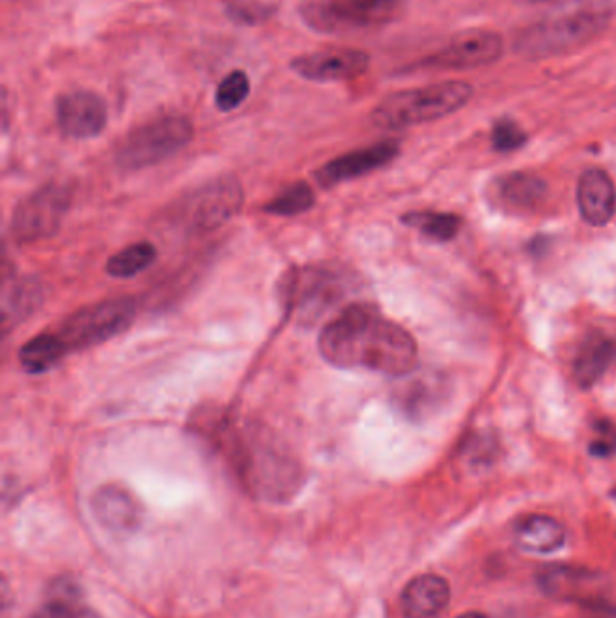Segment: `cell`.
<instances>
[{
	"label": "cell",
	"mask_w": 616,
	"mask_h": 618,
	"mask_svg": "<svg viewBox=\"0 0 616 618\" xmlns=\"http://www.w3.org/2000/svg\"><path fill=\"white\" fill-rule=\"evenodd\" d=\"M192 431L219 452L235 480L255 498L281 503L301 490L304 472L299 461L261 425L237 423L223 409H202Z\"/></svg>",
	"instance_id": "cell-1"
},
{
	"label": "cell",
	"mask_w": 616,
	"mask_h": 618,
	"mask_svg": "<svg viewBox=\"0 0 616 618\" xmlns=\"http://www.w3.org/2000/svg\"><path fill=\"white\" fill-rule=\"evenodd\" d=\"M325 362L344 370L405 376L418 365L414 336L373 304L354 303L336 313L319 339Z\"/></svg>",
	"instance_id": "cell-2"
},
{
	"label": "cell",
	"mask_w": 616,
	"mask_h": 618,
	"mask_svg": "<svg viewBox=\"0 0 616 618\" xmlns=\"http://www.w3.org/2000/svg\"><path fill=\"white\" fill-rule=\"evenodd\" d=\"M472 92L470 84L459 80L392 92L374 107L371 120L380 129L389 130L441 120L463 109L472 98Z\"/></svg>",
	"instance_id": "cell-3"
},
{
	"label": "cell",
	"mask_w": 616,
	"mask_h": 618,
	"mask_svg": "<svg viewBox=\"0 0 616 618\" xmlns=\"http://www.w3.org/2000/svg\"><path fill=\"white\" fill-rule=\"evenodd\" d=\"M348 283L344 275L333 266H301L287 269L281 278L278 297L287 316L313 326L345 297Z\"/></svg>",
	"instance_id": "cell-4"
},
{
	"label": "cell",
	"mask_w": 616,
	"mask_h": 618,
	"mask_svg": "<svg viewBox=\"0 0 616 618\" xmlns=\"http://www.w3.org/2000/svg\"><path fill=\"white\" fill-rule=\"evenodd\" d=\"M402 0H299L302 20L316 33L342 35L397 20Z\"/></svg>",
	"instance_id": "cell-5"
},
{
	"label": "cell",
	"mask_w": 616,
	"mask_h": 618,
	"mask_svg": "<svg viewBox=\"0 0 616 618\" xmlns=\"http://www.w3.org/2000/svg\"><path fill=\"white\" fill-rule=\"evenodd\" d=\"M133 298H109L66 316L53 331L68 353L89 350L129 330L135 322Z\"/></svg>",
	"instance_id": "cell-6"
},
{
	"label": "cell",
	"mask_w": 616,
	"mask_h": 618,
	"mask_svg": "<svg viewBox=\"0 0 616 618\" xmlns=\"http://www.w3.org/2000/svg\"><path fill=\"white\" fill-rule=\"evenodd\" d=\"M192 136L194 127L188 118L163 116L133 130L116 150V161L127 170L150 167L190 144Z\"/></svg>",
	"instance_id": "cell-7"
},
{
	"label": "cell",
	"mask_w": 616,
	"mask_h": 618,
	"mask_svg": "<svg viewBox=\"0 0 616 618\" xmlns=\"http://www.w3.org/2000/svg\"><path fill=\"white\" fill-rule=\"evenodd\" d=\"M243 187L235 178L206 183L177 205V223L194 234L214 232L241 210Z\"/></svg>",
	"instance_id": "cell-8"
},
{
	"label": "cell",
	"mask_w": 616,
	"mask_h": 618,
	"mask_svg": "<svg viewBox=\"0 0 616 618\" xmlns=\"http://www.w3.org/2000/svg\"><path fill=\"white\" fill-rule=\"evenodd\" d=\"M72 190L62 183H49L19 203L11 217V234L19 243H37L57 234L69 212Z\"/></svg>",
	"instance_id": "cell-9"
},
{
	"label": "cell",
	"mask_w": 616,
	"mask_h": 618,
	"mask_svg": "<svg viewBox=\"0 0 616 618\" xmlns=\"http://www.w3.org/2000/svg\"><path fill=\"white\" fill-rule=\"evenodd\" d=\"M606 26L604 13L569 14L537 26L522 35L519 48L526 55L563 53L577 43L588 42Z\"/></svg>",
	"instance_id": "cell-10"
},
{
	"label": "cell",
	"mask_w": 616,
	"mask_h": 618,
	"mask_svg": "<svg viewBox=\"0 0 616 618\" xmlns=\"http://www.w3.org/2000/svg\"><path fill=\"white\" fill-rule=\"evenodd\" d=\"M502 39L488 29H469L456 35L441 51L427 60L430 68L476 69L501 58Z\"/></svg>",
	"instance_id": "cell-11"
},
{
	"label": "cell",
	"mask_w": 616,
	"mask_h": 618,
	"mask_svg": "<svg viewBox=\"0 0 616 618\" xmlns=\"http://www.w3.org/2000/svg\"><path fill=\"white\" fill-rule=\"evenodd\" d=\"M371 58L360 49L327 48L301 55L292 62L299 77L313 82H344L362 77L368 71Z\"/></svg>",
	"instance_id": "cell-12"
},
{
	"label": "cell",
	"mask_w": 616,
	"mask_h": 618,
	"mask_svg": "<svg viewBox=\"0 0 616 618\" xmlns=\"http://www.w3.org/2000/svg\"><path fill=\"white\" fill-rule=\"evenodd\" d=\"M57 121L66 136L95 138L106 129V101L91 91L66 92L57 100Z\"/></svg>",
	"instance_id": "cell-13"
},
{
	"label": "cell",
	"mask_w": 616,
	"mask_h": 618,
	"mask_svg": "<svg viewBox=\"0 0 616 618\" xmlns=\"http://www.w3.org/2000/svg\"><path fill=\"white\" fill-rule=\"evenodd\" d=\"M400 154L398 141H380L365 149L353 150L339 158L331 159L321 170H316L315 178L324 188L336 187L340 183L351 182L365 174L374 173L378 168L391 164Z\"/></svg>",
	"instance_id": "cell-14"
},
{
	"label": "cell",
	"mask_w": 616,
	"mask_h": 618,
	"mask_svg": "<svg viewBox=\"0 0 616 618\" xmlns=\"http://www.w3.org/2000/svg\"><path fill=\"white\" fill-rule=\"evenodd\" d=\"M91 512L113 533H135L144 521V507L121 484H104L91 496Z\"/></svg>",
	"instance_id": "cell-15"
},
{
	"label": "cell",
	"mask_w": 616,
	"mask_h": 618,
	"mask_svg": "<svg viewBox=\"0 0 616 618\" xmlns=\"http://www.w3.org/2000/svg\"><path fill=\"white\" fill-rule=\"evenodd\" d=\"M578 210L591 226H606L616 212V188L609 174L588 168L578 179Z\"/></svg>",
	"instance_id": "cell-16"
},
{
	"label": "cell",
	"mask_w": 616,
	"mask_h": 618,
	"mask_svg": "<svg viewBox=\"0 0 616 618\" xmlns=\"http://www.w3.org/2000/svg\"><path fill=\"white\" fill-rule=\"evenodd\" d=\"M450 602V586L440 576H418L403 588L402 614L405 618H436Z\"/></svg>",
	"instance_id": "cell-17"
},
{
	"label": "cell",
	"mask_w": 616,
	"mask_h": 618,
	"mask_svg": "<svg viewBox=\"0 0 616 618\" xmlns=\"http://www.w3.org/2000/svg\"><path fill=\"white\" fill-rule=\"evenodd\" d=\"M597 582L598 576L575 566H549L539 573L540 590L546 595L554 599L577 600L580 605L597 597Z\"/></svg>",
	"instance_id": "cell-18"
},
{
	"label": "cell",
	"mask_w": 616,
	"mask_h": 618,
	"mask_svg": "<svg viewBox=\"0 0 616 618\" xmlns=\"http://www.w3.org/2000/svg\"><path fill=\"white\" fill-rule=\"evenodd\" d=\"M514 541L521 550L548 556L566 542V530L557 519L540 513L526 516L514 528Z\"/></svg>",
	"instance_id": "cell-19"
},
{
	"label": "cell",
	"mask_w": 616,
	"mask_h": 618,
	"mask_svg": "<svg viewBox=\"0 0 616 618\" xmlns=\"http://www.w3.org/2000/svg\"><path fill=\"white\" fill-rule=\"evenodd\" d=\"M28 618H100L92 611L84 600L80 586L77 580H53L46 591V599L33 615Z\"/></svg>",
	"instance_id": "cell-20"
},
{
	"label": "cell",
	"mask_w": 616,
	"mask_h": 618,
	"mask_svg": "<svg viewBox=\"0 0 616 618\" xmlns=\"http://www.w3.org/2000/svg\"><path fill=\"white\" fill-rule=\"evenodd\" d=\"M548 188L542 179L531 174L516 173L497 179L493 196L501 208L511 212L534 210L542 203Z\"/></svg>",
	"instance_id": "cell-21"
},
{
	"label": "cell",
	"mask_w": 616,
	"mask_h": 618,
	"mask_svg": "<svg viewBox=\"0 0 616 618\" xmlns=\"http://www.w3.org/2000/svg\"><path fill=\"white\" fill-rule=\"evenodd\" d=\"M616 359V342L607 336H588L574 362V376L580 388L589 389L603 379Z\"/></svg>",
	"instance_id": "cell-22"
},
{
	"label": "cell",
	"mask_w": 616,
	"mask_h": 618,
	"mask_svg": "<svg viewBox=\"0 0 616 618\" xmlns=\"http://www.w3.org/2000/svg\"><path fill=\"white\" fill-rule=\"evenodd\" d=\"M40 298V286L33 281L26 277H4L2 324L6 333L33 312L35 307L39 306Z\"/></svg>",
	"instance_id": "cell-23"
},
{
	"label": "cell",
	"mask_w": 616,
	"mask_h": 618,
	"mask_svg": "<svg viewBox=\"0 0 616 618\" xmlns=\"http://www.w3.org/2000/svg\"><path fill=\"white\" fill-rule=\"evenodd\" d=\"M69 353L53 331H46L26 342L19 353L20 365L31 374L46 373L60 364Z\"/></svg>",
	"instance_id": "cell-24"
},
{
	"label": "cell",
	"mask_w": 616,
	"mask_h": 618,
	"mask_svg": "<svg viewBox=\"0 0 616 618\" xmlns=\"http://www.w3.org/2000/svg\"><path fill=\"white\" fill-rule=\"evenodd\" d=\"M402 220L407 226H412L438 243H449L461 230V219L454 214H444V212H411L403 216Z\"/></svg>",
	"instance_id": "cell-25"
},
{
	"label": "cell",
	"mask_w": 616,
	"mask_h": 618,
	"mask_svg": "<svg viewBox=\"0 0 616 618\" xmlns=\"http://www.w3.org/2000/svg\"><path fill=\"white\" fill-rule=\"evenodd\" d=\"M158 257V249L147 241L127 246L110 257L107 274L115 278H129L141 274Z\"/></svg>",
	"instance_id": "cell-26"
},
{
	"label": "cell",
	"mask_w": 616,
	"mask_h": 618,
	"mask_svg": "<svg viewBox=\"0 0 616 618\" xmlns=\"http://www.w3.org/2000/svg\"><path fill=\"white\" fill-rule=\"evenodd\" d=\"M313 205H315L313 188L307 183L296 182L286 190H282L278 196L273 197L272 202L266 203L263 210L272 216L287 217L307 212Z\"/></svg>",
	"instance_id": "cell-27"
},
{
	"label": "cell",
	"mask_w": 616,
	"mask_h": 618,
	"mask_svg": "<svg viewBox=\"0 0 616 618\" xmlns=\"http://www.w3.org/2000/svg\"><path fill=\"white\" fill-rule=\"evenodd\" d=\"M250 95V78L244 71H232L221 80L215 92V106L223 112H229L243 106Z\"/></svg>",
	"instance_id": "cell-28"
},
{
	"label": "cell",
	"mask_w": 616,
	"mask_h": 618,
	"mask_svg": "<svg viewBox=\"0 0 616 618\" xmlns=\"http://www.w3.org/2000/svg\"><path fill=\"white\" fill-rule=\"evenodd\" d=\"M281 0H228V14L244 24H258L277 11Z\"/></svg>",
	"instance_id": "cell-29"
},
{
	"label": "cell",
	"mask_w": 616,
	"mask_h": 618,
	"mask_svg": "<svg viewBox=\"0 0 616 618\" xmlns=\"http://www.w3.org/2000/svg\"><path fill=\"white\" fill-rule=\"evenodd\" d=\"M526 139H528V136H526L525 130L516 121H497L492 130L493 149L499 150V153L521 149L522 145L526 144Z\"/></svg>",
	"instance_id": "cell-30"
},
{
	"label": "cell",
	"mask_w": 616,
	"mask_h": 618,
	"mask_svg": "<svg viewBox=\"0 0 616 618\" xmlns=\"http://www.w3.org/2000/svg\"><path fill=\"white\" fill-rule=\"evenodd\" d=\"M595 431H597V438L589 445V452L597 458H609V455L616 454V425L615 423L598 422L595 425Z\"/></svg>",
	"instance_id": "cell-31"
},
{
	"label": "cell",
	"mask_w": 616,
	"mask_h": 618,
	"mask_svg": "<svg viewBox=\"0 0 616 618\" xmlns=\"http://www.w3.org/2000/svg\"><path fill=\"white\" fill-rule=\"evenodd\" d=\"M586 618H616V605L604 599L600 595L580 605Z\"/></svg>",
	"instance_id": "cell-32"
},
{
	"label": "cell",
	"mask_w": 616,
	"mask_h": 618,
	"mask_svg": "<svg viewBox=\"0 0 616 618\" xmlns=\"http://www.w3.org/2000/svg\"><path fill=\"white\" fill-rule=\"evenodd\" d=\"M456 618H487L485 617V615L479 614V611H467V614L463 615H459V617Z\"/></svg>",
	"instance_id": "cell-33"
},
{
	"label": "cell",
	"mask_w": 616,
	"mask_h": 618,
	"mask_svg": "<svg viewBox=\"0 0 616 618\" xmlns=\"http://www.w3.org/2000/svg\"><path fill=\"white\" fill-rule=\"evenodd\" d=\"M517 2H522V4H539V2H548V0H517Z\"/></svg>",
	"instance_id": "cell-34"
}]
</instances>
